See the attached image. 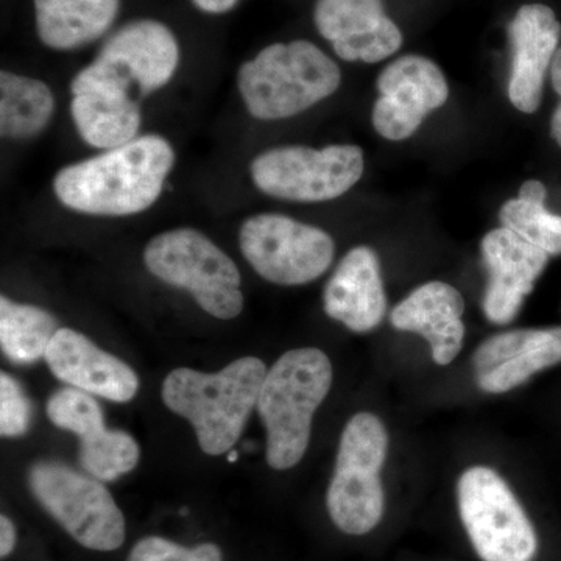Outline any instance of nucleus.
Here are the masks:
<instances>
[{
  "instance_id": "obj_1",
  "label": "nucleus",
  "mask_w": 561,
  "mask_h": 561,
  "mask_svg": "<svg viewBox=\"0 0 561 561\" xmlns=\"http://www.w3.org/2000/svg\"><path fill=\"white\" fill-rule=\"evenodd\" d=\"M175 153L157 135L133 139L119 149L68 165L57 173L58 201L91 216H131L149 209L161 195Z\"/></svg>"
},
{
  "instance_id": "obj_2",
  "label": "nucleus",
  "mask_w": 561,
  "mask_h": 561,
  "mask_svg": "<svg viewBox=\"0 0 561 561\" xmlns=\"http://www.w3.org/2000/svg\"><path fill=\"white\" fill-rule=\"evenodd\" d=\"M265 376L267 368L256 357H242L213 375L179 368L164 379L162 401L191 421L203 453L220 456L241 438Z\"/></svg>"
},
{
  "instance_id": "obj_3",
  "label": "nucleus",
  "mask_w": 561,
  "mask_h": 561,
  "mask_svg": "<svg viewBox=\"0 0 561 561\" xmlns=\"http://www.w3.org/2000/svg\"><path fill=\"white\" fill-rule=\"evenodd\" d=\"M331 386V360L319 348L287 351L267 371L257 412L267 431L265 456L273 470L300 463L311 438L313 413Z\"/></svg>"
},
{
  "instance_id": "obj_4",
  "label": "nucleus",
  "mask_w": 561,
  "mask_h": 561,
  "mask_svg": "<svg viewBox=\"0 0 561 561\" xmlns=\"http://www.w3.org/2000/svg\"><path fill=\"white\" fill-rule=\"evenodd\" d=\"M341 68L309 41L272 44L239 70V91L251 116L287 119L330 98Z\"/></svg>"
},
{
  "instance_id": "obj_5",
  "label": "nucleus",
  "mask_w": 561,
  "mask_h": 561,
  "mask_svg": "<svg viewBox=\"0 0 561 561\" xmlns=\"http://www.w3.org/2000/svg\"><path fill=\"white\" fill-rule=\"evenodd\" d=\"M144 262L151 275L190 290L209 316L231 320L242 312L238 265L202 232L191 228L162 232L147 245Z\"/></svg>"
},
{
  "instance_id": "obj_6",
  "label": "nucleus",
  "mask_w": 561,
  "mask_h": 561,
  "mask_svg": "<svg viewBox=\"0 0 561 561\" xmlns=\"http://www.w3.org/2000/svg\"><path fill=\"white\" fill-rule=\"evenodd\" d=\"M389 434L378 416L362 412L343 431L327 504L332 522L348 535H365L381 522L383 489L379 471Z\"/></svg>"
},
{
  "instance_id": "obj_7",
  "label": "nucleus",
  "mask_w": 561,
  "mask_h": 561,
  "mask_svg": "<svg viewBox=\"0 0 561 561\" xmlns=\"http://www.w3.org/2000/svg\"><path fill=\"white\" fill-rule=\"evenodd\" d=\"M33 496L73 540L110 552L125 541V518L106 486L57 461H39L28 472Z\"/></svg>"
},
{
  "instance_id": "obj_8",
  "label": "nucleus",
  "mask_w": 561,
  "mask_h": 561,
  "mask_svg": "<svg viewBox=\"0 0 561 561\" xmlns=\"http://www.w3.org/2000/svg\"><path fill=\"white\" fill-rule=\"evenodd\" d=\"M460 518L476 552L483 561H531L537 553V535L496 471L472 467L461 474Z\"/></svg>"
},
{
  "instance_id": "obj_9",
  "label": "nucleus",
  "mask_w": 561,
  "mask_h": 561,
  "mask_svg": "<svg viewBox=\"0 0 561 561\" xmlns=\"http://www.w3.org/2000/svg\"><path fill=\"white\" fill-rule=\"evenodd\" d=\"M364 151L357 146L276 147L254 158L251 176L257 190L280 201H334L364 173Z\"/></svg>"
},
{
  "instance_id": "obj_10",
  "label": "nucleus",
  "mask_w": 561,
  "mask_h": 561,
  "mask_svg": "<svg viewBox=\"0 0 561 561\" xmlns=\"http://www.w3.org/2000/svg\"><path fill=\"white\" fill-rule=\"evenodd\" d=\"M239 242L251 267L280 286L311 283L334 260V241L327 231L280 214H257L243 221Z\"/></svg>"
},
{
  "instance_id": "obj_11",
  "label": "nucleus",
  "mask_w": 561,
  "mask_h": 561,
  "mask_svg": "<svg viewBox=\"0 0 561 561\" xmlns=\"http://www.w3.org/2000/svg\"><path fill=\"white\" fill-rule=\"evenodd\" d=\"M131 90V81L119 69L99 58L77 73L70 84V114L84 142L113 150L135 139L140 110Z\"/></svg>"
},
{
  "instance_id": "obj_12",
  "label": "nucleus",
  "mask_w": 561,
  "mask_h": 561,
  "mask_svg": "<svg viewBox=\"0 0 561 561\" xmlns=\"http://www.w3.org/2000/svg\"><path fill=\"white\" fill-rule=\"evenodd\" d=\"M378 91L373 125L389 140L411 138L424 117L445 105L449 95L445 73L420 55H405L386 66L378 77Z\"/></svg>"
},
{
  "instance_id": "obj_13",
  "label": "nucleus",
  "mask_w": 561,
  "mask_h": 561,
  "mask_svg": "<svg viewBox=\"0 0 561 561\" xmlns=\"http://www.w3.org/2000/svg\"><path fill=\"white\" fill-rule=\"evenodd\" d=\"M47 416L60 430L79 435L80 463L92 478L116 481L138 465V443L127 432L105 430L101 405L87 391L58 390L47 402Z\"/></svg>"
},
{
  "instance_id": "obj_14",
  "label": "nucleus",
  "mask_w": 561,
  "mask_h": 561,
  "mask_svg": "<svg viewBox=\"0 0 561 561\" xmlns=\"http://www.w3.org/2000/svg\"><path fill=\"white\" fill-rule=\"evenodd\" d=\"M481 251L490 276L483 312L491 323H511L545 272L549 254L504 227L482 239Z\"/></svg>"
},
{
  "instance_id": "obj_15",
  "label": "nucleus",
  "mask_w": 561,
  "mask_h": 561,
  "mask_svg": "<svg viewBox=\"0 0 561 561\" xmlns=\"http://www.w3.org/2000/svg\"><path fill=\"white\" fill-rule=\"evenodd\" d=\"M313 20L345 61H382L402 44V33L383 11L382 0H317Z\"/></svg>"
},
{
  "instance_id": "obj_16",
  "label": "nucleus",
  "mask_w": 561,
  "mask_h": 561,
  "mask_svg": "<svg viewBox=\"0 0 561 561\" xmlns=\"http://www.w3.org/2000/svg\"><path fill=\"white\" fill-rule=\"evenodd\" d=\"M476 381L486 393H505L561 364V328L491 335L476 350Z\"/></svg>"
},
{
  "instance_id": "obj_17",
  "label": "nucleus",
  "mask_w": 561,
  "mask_h": 561,
  "mask_svg": "<svg viewBox=\"0 0 561 561\" xmlns=\"http://www.w3.org/2000/svg\"><path fill=\"white\" fill-rule=\"evenodd\" d=\"M561 25L556 13L541 3L518 10L508 25L512 76L508 99L516 110L535 113L541 105L546 72L559 50Z\"/></svg>"
},
{
  "instance_id": "obj_18",
  "label": "nucleus",
  "mask_w": 561,
  "mask_h": 561,
  "mask_svg": "<svg viewBox=\"0 0 561 561\" xmlns=\"http://www.w3.org/2000/svg\"><path fill=\"white\" fill-rule=\"evenodd\" d=\"M44 359L55 378L73 389L114 402L131 401L138 393V376L125 362L69 328L57 331Z\"/></svg>"
},
{
  "instance_id": "obj_19",
  "label": "nucleus",
  "mask_w": 561,
  "mask_h": 561,
  "mask_svg": "<svg viewBox=\"0 0 561 561\" xmlns=\"http://www.w3.org/2000/svg\"><path fill=\"white\" fill-rule=\"evenodd\" d=\"M98 58L119 69L138 87L140 95H147L171 81L179 66L180 47L161 22L135 21L111 35Z\"/></svg>"
},
{
  "instance_id": "obj_20",
  "label": "nucleus",
  "mask_w": 561,
  "mask_h": 561,
  "mask_svg": "<svg viewBox=\"0 0 561 561\" xmlns=\"http://www.w3.org/2000/svg\"><path fill=\"white\" fill-rule=\"evenodd\" d=\"M324 311L354 332L375 330L387 311L381 267L375 251L356 247L328 280Z\"/></svg>"
},
{
  "instance_id": "obj_21",
  "label": "nucleus",
  "mask_w": 561,
  "mask_h": 561,
  "mask_svg": "<svg viewBox=\"0 0 561 561\" xmlns=\"http://www.w3.org/2000/svg\"><path fill=\"white\" fill-rule=\"evenodd\" d=\"M463 297L451 284H423L391 312L393 328L416 332L430 342L438 365H449L460 353L465 339Z\"/></svg>"
},
{
  "instance_id": "obj_22",
  "label": "nucleus",
  "mask_w": 561,
  "mask_h": 561,
  "mask_svg": "<svg viewBox=\"0 0 561 561\" xmlns=\"http://www.w3.org/2000/svg\"><path fill=\"white\" fill-rule=\"evenodd\" d=\"M39 39L50 49L87 46L106 33L121 0H33Z\"/></svg>"
},
{
  "instance_id": "obj_23",
  "label": "nucleus",
  "mask_w": 561,
  "mask_h": 561,
  "mask_svg": "<svg viewBox=\"0 0 561 561\" xmlns=\"http://www.w3.org/2000/svg\"><path fill=\"white\" fill-rule=\"evenodd\" d=\"M55 110L50 88L43 81L0 73V133L3 138L27 139L39 135Z\"/></svg>"
},
{
  "instance_id": "obj_24",
  "label": "nucleus",
  "mask_w": 561,
  "mask_h": 561,
  "mask_svg": "<svg viewBox=\"0 0 561 561\" xmlns=\"http://www.w3.org/2000/svg\"><path fill=\"white\" fill-rule=\"evenodd\" d=\"M58 321L44 309L0 298V345L14 364H32L46 356Z\"/></svg>"
},
{
  "instance_id": "obj_25",
  "label": "nucleus",
  "mask_w": 561,
  "mask_h": 561,
  "mask_svg": "<svg viewBox=\"0 0 561 561\" xmlns=\"http://www.w3.org/2000/svg\"><path fill=\"white\" fill-rule=\"evenodd\" d=\"M545 184L529 180L519 190L518 198L505 202L500 210L504 228L522 236L524 241L549 254H561V216L546 209Z\"/></svg>"
},
{
  "instance_id": "obj_26",
  "label": "nucleus",
  "mask_w": 561,
  "mask_h": 561,
  "mask_svg": "<svg viewBox=\"0 0 561 561\" xmlns=\"http://www.w3.org/2000/svg\"><path fill=\"white\" fill-rule=\"evenodd\" d=\"M128 561H224L219 546L203 542L184 548L161 537L144 538L136 542Z\"/></svg>"
},
{
  "instance_id": "obj_27",
  "label": "nucleus",
  "mask_w": 561,
  "mask_h": 561,
  "mask_svg": "<svg viewBox=\"0 0 561 561\" xmlns=\"http://www.w3.org/2000/svg\"><path fill=\"white\" fill-rule=\"evenodd\" d=\"M32 405L16 379L0 375V434L20 437L31 427Z\"/></svg>"
},
{
  "instance_id": "obj_28",
  "label": "nucleus",
  "mask_w": 561,
  "mask_h": 561,
  "mask_svg": "<svg viewBox=\"0 0 561 561\" xmlns=\"http://www.w3.org/2000/svg\"><path fill=\"white\" fill-rule=\"evenodd\" d=\"M551 77L553 91L560 95V103L552 114L551 133L552 138L561 147V47L557 50L551 66Z\"/></svg>"
},
{
  "instance_id": "obj_29",
  "label": "nucleus",
  "mask_w": 561,
  "mask_h": 561,
  "mask_svg": "<svg viewBox=\"0 0 561 561\" xmlns=\"http://www.w3.org/2000/svg\"><path fill=\"white\" fill-rule=\"evenodd\" d=\"M16 546V529L5 515L0 516V557L5 559Z\"/></svg>"
},
{
  "instance_id": "obj_30",
  "label": "nucleus",
  "mask_w": 561,
  "mask_h": 561,
  "mask_svg": "<svg viewBox=\"0 0 561 561\" xmlns=\"http://www.w3.org/2000/svg\"><path fill=\"white\" fill-rule=\"evenodd\" d=\"M192 2L206 13L220 14L230 11L238 0H192Z\"/></svg>"
},
{
  "instance_id": "obj_31",
  "label": "nucleus",
  "mask_w": 561,
  "mask_h": 561,
  "mask_svg": "<svg viewBox=\"0 0 561 561\" xmlns=\"http://www.w3.org/2000/svg\"><path fill=\"white\" fill-rule=\"evenodd\" d=\"M238 459V451L230 453V456H228V460L236 461Z\"/></svg>"
}]
</instances>
